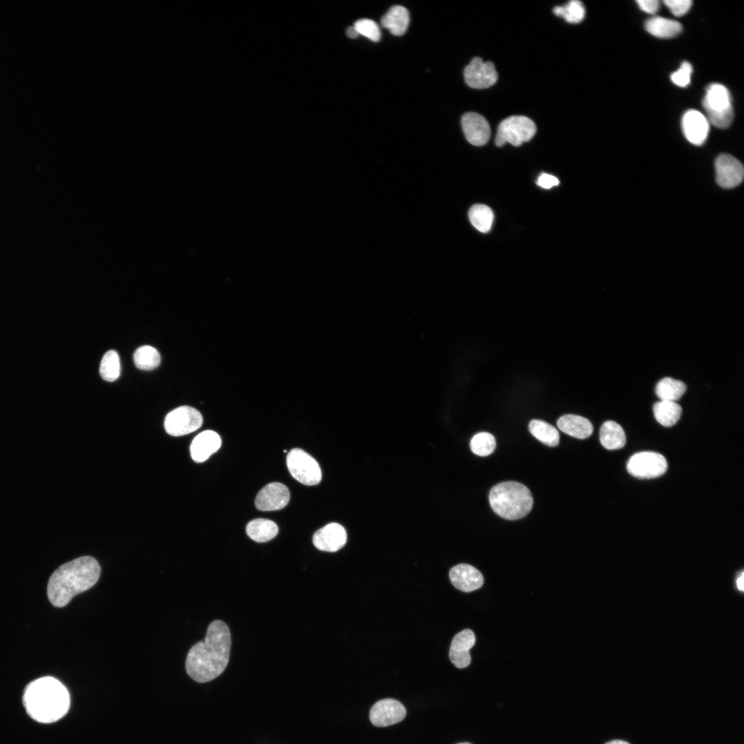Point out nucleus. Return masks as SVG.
Here are the masks:
<instances>
[{
  "instance_id": "473e14b6",
  "label": "nucleus",
  "mask_w": 744,
  "mask_h": 744,
  "mask_svg": "<svg viewBox=\"0 0 744 744\" xmlns=\"http://www.w3.org/2000/svg\"><path fill=\"white\" fill-rule=\"evenodd\" d=\"M353 27L359 34L363 35L372 41L378 42L381 37L378 25L369 19H361L354 23Z\"/></svg>"
},
{
  "instance_id": "20e7f679",
  "label": "nucleus",
  "mask_w": 744,
  "mask_h": 744,
  "mask_svg": "<svg viewBox=\"0 0 744 744\" xmlns=\"http://www.w3.org/2000/svg\"><path fill=\"white\" fill-rule=\"evenodd\" d=\"M493 510L502 518L515 520L528 515L533 506L530 490L524 484L508 481L495 485L489 493Z\"/></svg>"
},
{
  "instance_id": "dca6fc26",
  "label": "nucleus",
  "mask_w": 744,
  "mask_h": 744,
  "mask_svg": "<svg viewBox=\"0 0 744 744\" xmlns=\"http://www.w3.org/2000/svg\"><path fill=\"white\" fill-rule=\"evenodd\" d=\"M461 124L464 136L471 144L482 146L487 143L490 136V128L483 116L475 112L465 113Z\"/></svg>"
},
{
  "instance_id": "e433bc0d",
  "label": "nucleus",
  "mask_w": 744,
  "mask_h": 744,
  "mask_svg": "<svg viewBox=\"0 0 744 744\" xmlns=\"http://www.w3.org/2000/svg\"><path fill=\"white\" fill-rule=\"evenodd\" d=\"M636 2L641 10L649 14L656 13L659 8V1L657 0H638Z\"/></svg>"
},
{
  "instance_id": "5701e85b",
  "label": "nucleus",
  "mask_w": 744,
  "mask_h": 744,
  "mask_svg": "<svg viewBox=\"0 0 744 744\" xmlns=\"http://www.w3.org/2000/svg\"><path fill=\"white\" fill-rule=\"evenodd\" d=\"M645 28L652 35L665 39L674 37L682 31V25L677 21L659 16L647 20Z\"/></svg>"
},
{
  "instance_id": "6ab92c4d",
  "label": "nucleus",
  "mask_w": 744,
  "mask_h": 744,
  "mask_svg": "<svg viewBox=\"0 0 744 744\" xmlns=\"http://www.w3.org/2000/svg\"><path fill=\"white\" fill-rule=\"evenodd\" d=\"M221 444V438L216 432L204 431L192 440L190 445L191 457L197 463L205 462L220 448Z\"/></svg>"
},
{
  "instance_id": "f8f14e48",
  "label": "nucleus",
  "mask_w": 744,
  "mask_h": 744,
  "mask_svg": "<svg viewBox=\"0 0 744 744\" xmlns=\"http://www.w3.org/2000/svg\"><path fill=\"white\" fill-rule=\"evenodd\" d=\"M406 713L404 706L400 701L385 699L378 701L372 706L369 718L375 726L386 727L402 721Z\"/></svg>"
},
{
  "instance_id": "f257e3e1",
  "label": "nucleus",
  "mask_w": 744,
  "mask_h": 744,
  "mask_svg": "<svg viewBox=\"0 0 744 744\" xmlns=\"http://www.w3.org/2000/svg\"><path fill=\"white\" fill-rule=\"evenodd\" d=\"M231 633L220 620L212 621L204 640L189 650L185 661L186 671L194 681L205 683L218 676L226 668L230 655Z\"/></svg>"
},
{
  "instance_id": "4c0bfd02",
  "label": "nucleus",
  "mask_w": 744,
  "mask_h": 744,
  "mask_svg": "<svg viewBox=\"0 0 744 744\" xmlns=\"http://www.w3.org/2000/svg\"><path fill=\"white\" fill-rule=\"evenodd\" d=\"M347 35L351 39H355L359 36V34L358 33L355 28L353 26H351L347 28Z\"/></svg>"
},
{
  "instance_id": "2f4dec72",
  "label": "nucleus",
  "mask_w": 744,
  "mask_h": 744,
  "mask_svg": "<svg viewBox=\"0 0 744 744\" xmlns=\"http://www.w3.org/2000/svg\"><path fill=\"white\" fill-rule=\"evenodd\" d=\"M472 452L479 456H488L493 453L496 448L495 437L487 432H481L475 435L470 442Z\"/></svg>"
},
{
  "instance_id": "412c9836",
  "label": "nucleus",
  "mask_w": 744,
  "mask_h": 744,
  "mask_svg": "<svg viewBox=\"0 0 744 744\" xmlns=\"http://www.w3.org/2000/svg\"><path fill=\"white\" fill-rule=\"evenodd\" d=\"M409 23V10L402 6L391 7L381 19L382 26L395 36L403 35L407 30Z\"/></svg>"
},
{
  "instance_id": "a19ab883",
  "label": "nucleus",
  "mask_w": 744,
  "mask_h": 744,
  "mask_svg": "<svg viewBox=\"0 0 744 744\" xmlns=\"http://www.w3.org/2000/svg\"><path fill=\"white\" fill-rule=\"evenodd\" d=\"M457 744H471V743H457Z\"/></svg>"
},
{
  "instance_id": "4468645a",
  "label": "nucleus",
  "mask_w": 744,
  "mask_h": 744,
  "mask_svg": "<svg viewBox=\"0 0 744 744\" xmlns=\"http://www.w3.org/2000/svg\"><path fill=\"white\" fill-rule=\"evenodd\" d=\"M681 127L686 139L694 145H701L709 133V121L706 116L696 110H689L681 119Z\"/></svg>"
},
{
  "instance_id": "79ce46f5",
  "label": "nucleus",
  "mask_w": 744,
  "mask_h": 744,
  "mask_svg": "<svg viewBox=\"0 0 744 744\" xmlns=\"http://www.w3.org/2000/svg\"><path fill=\"white\" fill-rule=\"evenodd\" d=\"M287 451L286 450H284V453H287Z\"/></svg>"
},
{
  "instance_id": "a211bd4d",
  "label": "nucleus",
  "mask_w": 744,
  "mask_h": 744,
  "mask_svg": "<svg viewBox=\"0 0 744 744\" xmlns=\"http://www.w3.org/2000/svg\"><path fill=\"white\" fill-rule=\"evenodd\" d=\"M475 643V634L470 629H465L454 637L450 647L449 658L455 667L464 668L470 665L471 658L469 651Z\"/></svg>"
},
{
  "instance_id": "4be33fe9",
  "label": "nucleus",
  "mask_w": 744,
  "mask_h": 744,
  "mask_svg": "<svg viewBox=\"0 0 744 744\" xmlns=\"http://www.w3.org/2000/svg\"><path fill=\"white\" fill-rule=\"evenodd\" d=\"M599 439L602 446L608 450L620 449L625 446L626 442L622 427L611 420L606 421L601 425Z\"/></svg>"
},
{
  "instance_id": "f3484780",
  "label": "nucleus",
  "mask_w": 744,
  "mask_h": 744,
  "mask_svg": "<svg viewBox=\"0 0 744 744\" xmlns=\"http://www.w3.org/2000/svg\"><path fill=\"white\" fill-rule=\"evenodd\" d=\"M452 584L458 590L469 592L475 590L484 583L482 573L473 566L461 564L452 568L449 572Z\"/></svg>"
},
{
  "instance_id": "c756f323",
  "label": "nucleus",
  "mask_w": 744,
  "mask_h": 744,
  "mask_svg": "<svg viewBox=\"0 0 744 744\" xmlns=\"http://www.w3.org/2000/svg\"><path fill=\"white\" fill-rule=\"evenodd\" d=\"M100 374L107 382H113L119 377L121 373L120 359L114 350L107 351L101 362Z\"/></svg>"
},
{
  "instance_id": "b1692460",
  "label": "nucleus",
  "mask_w": 744,
  "mask_h": 744,
  "mask_svg": "<svg viewBox=\"0 0 744 744\" xmlns=\"http://www.w3.org/2000/svg\"><path fill=\"white\" fill-rule=\"evenodd\" d=\"M248 536L256 542H266L274 538L278 533L277 524L267 519L258 518L249 521L246 526Z\"/></svg>"
},
{
  "instance_id": "6e6552de",
  "label": "nucleus",
  "mask_w": 744,
  "mask_h": 744,
  "mask_svg": "<svg viewBox=\"0 0 744 744\" xmlns=\"http://www.w3.org/2000/svg\"><path fill=\"white\" fill-rule=\"evenodd\" d=\"M628 472L641 479H652L661 476L668 469L665 457L657 452L642 451L632 455L626 465Z\"/></svg>"
},
{
  "instance_id": "c85d7f7f",
  "label": "nucleus",
  "mask_w": 744,
  "mask_h": 744,
  "mask_svg": "<svg viewBox=\"0 0 744 744\" xmlns=\"http://www.w3.org/2000/svg\"><path fill=\"white\" fill-rule=\"evenodd\" d=\"M134 362L136 366L141 370H152L159 365L161 356L154 347L144 345L135 351Z\"/></svg>"
},
{
  "instance_id": "bb28decb",
  "label": "nucleus",
  "mask_w": 744,
  "mask_h": 744,
  "mask_svg": "<svg viewBox=\"0 0 744 744\" xmlns=\"http://www.w3.org/2000/svg\"><path fill=\"white\" fill-rule=\"evenodd\" d=\"M530 433L539 441L548 446H556L559 442L558 431L543 420H533L529 423Z\"/></svg>"
},
{
  "instance_id": "0eeeda50",
  "label": "nucleus",
  "mask_w": 744,
  "mask_h": 744,
  "mask_svg": "<svg viewBox=\"0 0 744 744\" xmlns=\"http://www.w3.org/2000/svg\"><path fill=\"white\" fill-rule=\"evenodd\" d=\"M287 466L291 476L304 485L319 484L322 472L317 461L301 448L291 449L287 456Z\"/></svg>"
},
{
  "instance_id": "58836bf2",
  "label": "nucleus",
  "mask_w": 744,
  "mask_h": 744,
  "mask_svg": "<svg viewBox=\"0 0 744 744\" xmlns=\"http://www.w3.org/2000/svg\"><path fill=\"white\" fill-rule=\"evenodd\" d=\"M736 584H737L738 590H743V573H741V575L738 577Z\"/></svg>"
},
{
  "instance_id": "cd10ccee",
  "label": "nucleus",
  "mask_w": 744,
  "mask_h": 744,
  "mask_svg": "<svg viewBox=\"0 0 744 744\" xmlns=\"http://www.w3.org/2000/svg\"><path fill=\"white\" fill-rule=\"evenodd\" d=\"M468 217L474 227L480 232L487 233L491 229L494 214L487 205L476 204L469 209Z\"/></svg>"
},
{
  "instance_id": "7c9ffc66",
  "label": "nucleus",
  "mask_w": 744,
  "mask_h": 744,
  "mask_svg": "<svg viewBox=\"0 0 744 744\" xmlns=\"http://www.w3.org/2000/svg\"><path fill=\"white\" fill-rule=\"evenodd\" d=\"M552 12L555 15L563 17L570 23H580L584 19L586 14L583 4L578 0H571L564 6H555Z\"/></svg>"
},
{
  "instance_id": "c9c22d12",
  "label": "nucleus",
  "mask_w": 744,
  "mask_h": 744,
  "mask_svg": "<svg viewBox=\"0 0 744 744\" xmlns=\"http://www.w3.org/2000/svg\"><path fill=\"white\" fill-rule=\"evenodd\" d=\"M559 183V180L555 176L548 174H541L537 180V184L544 189H550Z\"/></svg>"
},
{
  "instance_id": "ddd939ff",
  "label": "nucleus",
  "mask_w": 744,
  "mask_h": 744,
  "mask_svg": "<svg viewBox=\"0 0 744 744\" xmlns=\"http://www.w3.org/2000/svg\"><path fill=\"white\" fill-rule=\"evenodd\" d=\"M288 488L279 482H272L264 486L257 494L255 505L262 511L278 510L285 507L289 502Z\"/></svg>"
},
{
  "instance_id": "f704fd0d",
  "label": "nucleus",
  "mask_w": 744,
  "mask_h": 744,
  "mask_svg": "<svg viewBox=\"0 0 744 744\" xmlns=\"http://www.w3.org/2000/svg\"><path fill=\"white\" fill-rule=\"evenodd\" d=\"M670 12L676 17L685 14L692 6L690 0H665L663 1Z\"/></svg>"
},
{
  "instance_id": "9d476101",
  "label": "nucleus",
  "mask_w": 744,
  "mask_h": 744,
  "mask_svg": "<svg viewBox=\"0 0 744 744\" xmlns=\"http://www.w3.org/2000/svg\"><path fill=\"white\" fill-rule=\"evenodd\" d=\"M466 83L475 89H484L493 85L498 74L491 61L484 62L480 57L473 58L464 70Z\"/></svg>"
},
{
  "instance_id": "f03ea898",
  "label": "nucleus",
  "mask_w": 744,
  "mask_h": 744,
  "mask_svg": "<svg viewBox=\"0 0 744 744\" xmlns=\"http://www.w3.org/2000/svg\"><path fill=\"white\" fill-rule=\"evenodd\" d=\"M100 573L98 561L90 556L80 557L61 565L49 579L47 592L50 603L59 608L66 606L75 595L94 586Z\"/></svg>"
},
{
  "instance_id": "1a4fd4ad",
  "label": "nucleus",
  "mask_w": 744,
  "mask_h": 744,
  "mask_svg": "<svg viewBox=\"0 0 744 744\" xmlns=\"http://www.w3.org/2000/svg\"><path fill=\"white\" fill-rule=\"evenodd\" d=\"M203 422V416L198 410L189 406H181L166 415L164 426L169 435L182 436L196 431Z\"/></svg>"
},
{
  "instance_id": "2eb2a0df",
  "label": "nucleus",
  "mask_w": 744,
  "mask_h": 744,
  "mask_svg": "<svg viewBox=\"0 0 744 744\" xmlns=\"http://www.w3.org/2000/svg\"><path fill=\"white\" fill-rule=\"evenodd\" d=\"M347 540L344 528L338 523H329L318 530L313 536V544L318 550L335 552L342 548Z\"/></svg>"
},
{
  "instance_id": "ea45409f",
  "label": "nucleus",
  "mask_w": 744,
  "mask_h": 744,
  "mask_svg": "<svg viewBox=\"0 0 744 744\" xmlns=\"http://www.w3.org/2000/svg\"><path fill=\"white\" fill-rule=\"evenodd\" d=\"M606 744H630V743H628V742H626L624 741H621V740H614V741H610L608 743H606Z\"/></svg>"
},
{
  "instance_id": "423d86ee",
  "label": "nucleus",
  "mask_w": 744,
  "mask_h": 744,
  "mask_svg": "<svg viewBox=\"0 0 744 744\" xmlns=\"http://www.w3.org/2000/svg\"><path fill=\"white\" fill-rule=\"evenodd\" d=\"M536 131V125L530 118L525 116H510L498 125L495 143L498 147L507 143L519 146L529 141Z\"/></svg>"
},
{
  "instance_id": "9b49d317",
  "label": "nucleus",
  "mask_w": 744,
  "mask_h": 744,
  "mask_svg": "<svg viewBox=\"0 0 744 744\" xmlns=\"http://www.w3.org/2000/svg\"><path fill=\"white\" fill-rule=\"evenodd\" d=\"M716 180L725 189L738 186L743 179V167L736 158L728 154H720L714 163Z\"/></svg>"
},
{
  "instance_id": "7ed1b4c3",
  "label": "nucleus",
  "mask_w": 744,
  "mask_h": 744,
  "mask_svg": "<svg viewBox=\"0 0 744 744\" xmlns=\"http://www.w3.org/2000/svg\"><path fill=\"white\" fill-rule=\"evenodd\" d=\"M70 703L66 688L56 679L45 676L31 682L23 694L28 714L35 721L50 723L61 719Z\"/></svg>"
},
{
  "instance_id": "a878e982",
  "label": "nucleus",
  "mask_w": 744,
  "mask_h": 744,
  "mask_svg": "<svg viewBox=\"0 0 744 744\" xmlns=\"http://www.w3.org/2000/svg\"><path fill=\"white\" fill-rule=\"evenodd\" d=\"M686 389L682 381L666 377L657 384L655 393L662 401L675 402L685 393Z\"/></svg>"
},
{
  "instance_id": "393cba45",
  "label": "nucleus",
  "mask_w": 744,
  "mask_h": 744,
  "mask_svg": "<svg viewBox=\"0 0 744 744\" xmlns=\"http://www.w3.org/2000/svg\"><path fill=\"white\" fill-rule=\"evenodd\" d=\"M656 420L662 426L670 427L674 425L682 413L681 406L676 402L659 401L652 407Z\"/></svg>"
},
{
  "instance_id": "39448f33",
  "label": "nucleus",
  "mask_w": 744,
  "mask_h": 744,
  "mask_svg": "<svg viewBox=\"0 0 744 744\" xmlns=\"http://www.w3.org/2000/svg\"><path fill=\"white\" fill-rule=\"evenodd\" d=\"M709 123L720 129L731 125L734 111L731 94L726 87L720 83L710 84L702 101Z\"/></svg>"
},
{
  "instance_id": "aec40b11",
  "label": "nucleus",
  "mask_w": 744,
  "mask_h": 744,
  "mask_svg": "<svg viewBox=\"0 0 744 744\" xmlns=\"http://www.w3.org/2000/svg\"><path fill=\"white\" fill-rule=\"evenodd\" d=\"M557 425L564 433L578 438L586 439L593 432L592 423L586 417L573 414H566L560 417Z\"/></svg>"
},
{
  "instance_id": "72a5a7b5",
  "label": "nucleus",
  "mask_w": 744,
  "mask_h": 744,
  "mask_svg": "<svg viewBox=\"0 0 744 744\" xmlns=\"http://www.w3.org/2000/svg\"><path fill=\"white\" fill-rule=\"evenodd\" d=\"M692 67L689 62L684 61L681 63L679 69L673 72L670 79L672 81L679 87H686L690 83Z\"/></svg>"
}]
</instances>
